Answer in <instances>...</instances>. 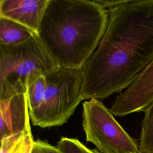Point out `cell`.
<instances>
[{
  "mask_svg": "<svg viewBox=\"0 0 153 153\" xmlns=\"http://www.w3.org/2000/svg\"><path fill=\"white\" fill-rule=\"evenodd\" d=\"M108 13L106 30L81 69L83 100L126 90L153 58V0H126Z\"/></svg>",
  "mask_w": 153,
  "mask_h": 153,
  "instance_id": "cell-1",
  "label": "cell"
},
{
  "mask_svg": "<svg viewBox=\"0 0 153 153\" xmlns=\"http://www.w3.org/2000/svg\"><path fill=\"white\" fill-rule=\"evenodd\" d=\"M32 153H61L57 146H53L49 143L37 140L35 141Z\"/></svg>",
  "mask_w": 153,
  "mask_h": 153,
  "instance_id": "cell-14",
  "label": "cell"
},
{
  "mask_svg": "<svg viewBox=\"0 0 153 153\" xmlns=\"http://www.w3.org/2000/svg\"><path fill=\"white\" fill-rule=\"evenodd\" d=\"M27 93L0 100V136L31 131Z\"/></svg>",
  "mask_w": 153,
  "mask_h": 153,
  "instance_id": "cell-7",
  "label": "cell"
},
{
  "mask_svg": "<svg viewBox=\"0 0 153 153\" xmlns=\"http://www.w3.org/2000/svg\"><path fill=\"white\" fill-rule=\"evenodd\" d=\"M47 86L40 106L29 112L33 126L42 128L62 126L68 122L83 100L81 69L59 68L45 75Z\"/></svg>",
  "mask_w": 153,
  "mask_h": 153,
  "instance_id": "cell-4",
  "label": "cell"
},
{
  "mask_svg": "<svg viewBox=\"0 0 153 153\" xmlns=\"http://www.w3.org/2000/svg\"><path fill=\"white\" fill-rule=\"evenodd\" d=\"M139 146L140 153H153V103L144 112Z\"/></svg>",
  "mask_w": 153,
  "mask_h": 153,
  "instance_id": "cell-11",
  "label": "cell"
},
{
  "mask_svg": "<svg viewBox=\"0 0 153 153\" xmlns=\"http://www.w3.org/2000/svg\"><path fill=\"white\" fill-rule=\"evenodd\" d=\"M99 4H100L105 9L109 10L114 8L124 3L126 0H115V1H96Z\"/></svg>",
  "mask_w": 153,
  "mask_h": 153,
  "instance_id": "cell-15",
  "label": "cell"
},
{
  "mask_svg": "<svg viewBox=\"0 0 153 153\" xmlns=\"http://www.w3.org/2000/svg\"><path fill=\"white\" fill-rule=\"evenodd\" d=\"M58 68L38 34L19 45L0 44V100L27 93L37 79Z\"/></svg>",
  "mask_w": 153,
  "mask_h": 153,
  "instance_id": "cell-3",
  "label": "cell"
},
{
  "mask_svg": "<svg viewBox=\"0 0 153 153\" xmlns=\"http://www.w3.org/2000/svg\"><path fill=\"white\" fill-rule=\"evenodd\" d=\"M108 16L96 1L49 0L38 35L59 68L81 69L97 48Z\"/></svg>",
  "mask_w": 153,
  "mask_h": 153,
  "instance_id": "cell-2",
  "label": "cell"
},
{
  "mask_svg": "<svg viewBox=\"0 0 153 153\" xmlns=\"http://www.w3.org/2000/svg\"><path fill=\"white\" fill-rule=\"evenodd\" d=\"M56 146L61 153H101L97 149L87 148L75 138L63 137Z\"/></svg>",
  "mask_w": 153,
  "mask_h": 153,
  "instance_id": "cell-13",
  "label": "cell"
},
{
  "mask_svg": "<svg viewBox=\"0 0 153 153\" xmlns=\"http://www.w3.org/2000/svg\"><path fill=\"white\" fill-rule=\"evenodd\" d=\"M153 103V58L132 84L115 99L110 109L114 115L123 117L145 112Z\"/></svg>",
  "mask_w": 153,
  "mask_h": 153,
  "instance_id": "cell-6",
  "label": "cell"
},
{
  "mask_svg": "<svg viewBox=\"0 0 153 153\" xmlns=\"http://www.w3.org/2000/svg\"><path fill=\"white\" fill-rule=\"evenodd\" d=\"M35 140L31 131L1 139L0 153H32Z\"/></svg>",
  "mask_w": 153,
  "mask_h": 153,
  "instance_id": "cell-10",
  "label": "cell"
},
{
  "mask_svg": "<svg viewBox=\"0 0 153 153\" xmlns=\"http://www.w3.org/2000/svg\"><path fill=\"white\" fill-rule=\"evenodd\" d=\"M35 34L27 27L11 20L0 17V44L8 45L21 44Z\"/></svg>",
  "mask_w": 153,
  "mask_h": 153,
  "instance_id": "cell-9",
  "label": "cell"
},
{
  "mask_svg": "<svg viewBox=\"0 0 153 153\" xmlns=\"http://www.w3.org/2000/svg\"><path fill=\"white\" fill-rule=\"evenodd\" d=\"M82 127L86 140L101 153H140L137 142L100 100L91 99L83 103Z\"/></svg>",
  "mask_w": 153,
  "mask_h": 153,
  "instance_id": "cell-5",
  "label": "cell"
},
{
  "mask_svg": "<svg viewBox=\"0 0 153 153\" xmlns=\"http://www.w3.org/2000/svg\"><path fill=\"white\" fill-rule=\"evenodd\" d=\"M49 0H1L0 17L19 23L38 34Z\"/></svg>",
  "mask_w": 153,
  "mask_h": 153,
  "instance_id": "cell-8",
  "label": "cell"
},
{
  "mask_svg": "<svg viewBox=\"0 0 153 153\" xmlns=\"http://www.w3.org/2000/svg\"><path fill=\"white\" fill-rule=\"evenodd\" d=\"M46 86L45 76H41L28 87L27 95L29 112L38 109L41 105Z\"/></svg>",
  "mask_w": 153,
  "mask_h": 153,
  "instance_id": "cell-12",
  "label": "cell"
}]
</instances>
